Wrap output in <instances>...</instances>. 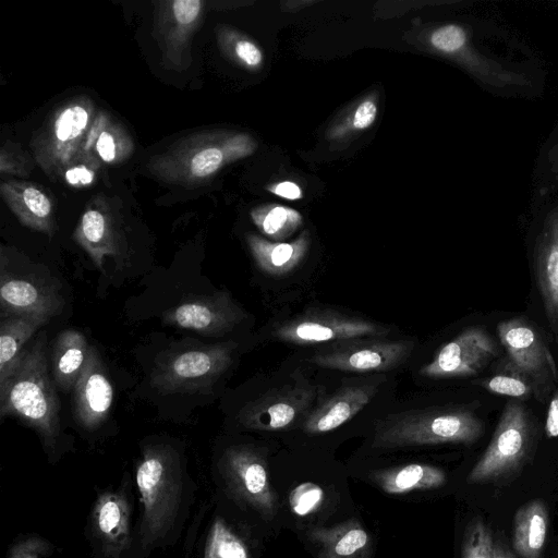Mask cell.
Listing matches in <instances>:
<instances>
[{"label": "cell", "instance_id": "1", "mask_svg": "<svg viewBox=\"0 0 558 558\" xmlns=\"http://www.w3.org/2000/svg\"><path fill=\"white\" fill-rule=\"evenodd\" d=\"M429 44L460 63L495 97L534 99L545 89L546 72L539 59L489 20L478 26L444 24L432 32Z\"/></svg>", "mask_w": 558, "mask_h": 558}, {"label": "cell", "instance_id": "2", "mask_svg": "<svg viewBox=\"0 0 558 558\" xmlns=\"http://www.w3.org/2000/svg\"><path fill=\"white\" fill-rule=\"evenodd\" d=\"M135 482L142 506L138 543L148 551L174 539L191 489L179 453L163 444L143 449Z\"/></svg>", "mask_w": 558, "mask_h": 558}, {"label": "cell", "instance_id": "3", "mask_svg": "<svg viewBox=\"0 0 558 558\" xmlns=\"http://www.w3.org/2000/svg\"><path fill=\"white\" fill-rule=\"evenodd\" d=\"M46 333L25 348L4 388L0 389V416H15L35 429L47 450L60 435V404L48 374Z\"/></svg>", "mask_w": 558, "mask_h": 558}, {"label": "cell", "instance_id": "4", "mask_svg": "<svg viewBox=\"0 0 558 558\" xmlns=\"http://www.w3.org/2000/svg\"><path fill=\"white\" fill-rule=\"evenodd\" d=\"M254 143L243 133L202 131L174 142L147 162L158 180L186 187L205 184L223 166L246 157Z\"/></svg>", "mask_w": 558, "mask_h": 558}, {"label": "cell", "instance_id": "5", "mask_svg": "<svg viewBox=\"0 0 558 558\" xmlns=\"http://www.w3.org/2000/svg\"><path fill=\"white\" fill-rule=\"evenodd\" d=\"M484 429V422L465 408L411 410L378 422L373 447L471 445L483 436Z\"/></svg>", "mask_w": 558, "mask_h": 558}, {"label": "cell", "instance_id": "6", "mask_svg": "<svg viewBox=\"0 0 558 558\" xmlns=\"http://www.w3.org/2000/svg\"><path fill=\"white\" fill-rule=\"evenodd\" d=\"M97 114L95 102L86 95L60 104L36 131L31 148L36 163L51 181L62 178L65 169L83 153Z\"/></svg>", "mask_w": 558, "mask_h": 558}, {"label": "cell", "instance_id": "7", "mask_svg": "<svg viewBox=\"0 0 558 558\" xmlns=\"http://www.w3.org/2000/svg\"><path fill=\"white\" fill-rule=\"evenodd\" d=\"M536 435L535 421L523 402L508 401L490 444L470 471L466 482H497L514 474L531 458Z\"/></svg>", "mask_w": 558, "mask_h": 558}, {"label": "cell", "instance_id": "8", "mask_svg": "<svg viewBox=\"0 0 558 558\" xmlns=\"http://www.w3.org/2000/svg\"><path fill=\"white\" fill-rule=\"evenodd\" d=\"M236 343H194L156 362L151 385L162 393H194L210 388L232 363Z\"/></svg>", "mask_w": 558, "mask_h": 558}, {"label": "cell", "instance_id": "9", "mask_svg": "<svg viewBox=\"0 0 558 558\" xmlns=\"http://www.w3.org/2000/svg\"><path fill=\"white\" fill-rule=\"evenodd\" d=\"M497 333L507 353L505 372L525 378L534 389V398L545 402L556 387L558 367L542 335L519 317L500 322Z\"/></svg>", "mask_w": 558, "mask_h": 558}, {"label": "cell", "instance_id": "10", "mask_svg": "<svg viewBox=\"0 0 558 558\" xmlns=\"http://www.w3.org/2000/svg\"><path fill=\"white\" fill-rule=\"evenodd\" d=\"M218 469L227 490L238 502L253 508L265 520L277 513L278 500L263 453L252 446H232L222 453Z\"/></svg>", "mask_w": 558, "mask_h": 558}, {"label": "cell", "instance_id": "11", "mask_svg": "<svg viewBox=\"0 0 558 558\" xmlns=\"http://www.w3.org/2000/svg\"><path fill=\"white\" fill-rule=\"evenodd\" d=\"M390 328L331 310H308L280 325L274 337L296 345L336 343L354 339H378Z\"/></svg>", "mask_w": 558, "mask_h": 558}, {"label": "cell", "instance_id": "12", "mask_svg": "<svg viewBox=\"0 0 558 558\" xmlns=\"http://www.w3.org/2000/svg\"><path fill=\"white\" fill-rule=\"evenodd\" d=\"M535 213L533 265L549 329L558 342V197L532 203Z\"/></svg>", "mask_w": 558, "mask_h": 558}, {"label": "cell", "instance_id": "13", "mask_svg": "<svg viewBox=\"0 0 558 558\" xmlns=\"http://www.w3.org/2000/svg\"><path fill=\"white\" fill-rule=\"evenodd\" d=\"M205 3L203 0L154 2L153 35L165 68L180 72L191 65L192 40L203 22Z\"/></svg>", "mask_w": 558, "mask_h": 558}, {"label": "cell", "instance_id": "14", "mask_svg": "<svg viewBox=\"0 0 558 558\" xmlns=\"http://www.w3.org/2000/svg\"><path fill=\"white\" fill-rule=\"evenodd\" d=\"M413 341L354 339L330 344L317 351L311 362L342 372H384L403 363L414 348Z\"/></svg>", "mask_w": 558, "mask_h": 558}, {"label": "cell", "instance_id": "15", "mask_svg": "<svg viewBox=\"0 0 558 558\" xmlns=\"http://www.w3.org/2000/svg\"><path fill=\"white\" fill-rule=\"evenodd\" d=\"M132 502L123 489L101 492L89 515L96 558H124L132 543Z\"/></svg>", "mask_w": 558, "mask_h": 558}, {"label": "cell", "instance_id": "16", "mask_svg": "<svg viewBox=\"0 0 558 558\" xmlns=\"http://www.w3.org/2000/svg\"><path fill=\"white\" fill-rule=\"evenodd\" d=\"M499 352L497 342L484 327L472 326L445 343L435 357L421 367L420 373L429 378L476 375L497 357Z\"/></svg>", "mask_w": 558, "mask_h": 558}, {"label": "cell", "instance_id": "17", "mask_svg": "<svg viewBox=\"0 0 558 558\" xmlns=\"http://www.w3.org/2000/svg\"><path fill=\"white\" fill-rule=\"evenodd\" d=\"M320 387L306 381H298L272 390L248 403L240 412V421L247 428L255 430H278L287 428L296 421L305 420Z\"/></svg>", "mask_w": 558, "mask_h": 558}, {"label": "cell", "instance_id": "18", "mask_svg": "<svg viewBox=\"0 0 558 558\" xmlns=\"http://www.w3.org/2000/svg\"><path fill=\"white\" fill-rule=\"evenodd\" d=\"M247 314L226 290L193 298L169 308L162 320L171 326L205 336H222L245 319Z\"/></svg>", "mask_w": 558, "mask_h": 558}, {"label": "cell", "instance_id": "19", "mask_svg": "<svg viewBox=\"0 0 558 558\" xmlns=\"http://www.w3.org/2000/svg\"><path fill=\"white\" fill-rule=\"evenodd\" d=\"M73 239L99 269L106 256H116L121 252L122 222L107 197L98 195L88 202Z\"/></svg>", "mask_w": 558, "mask_h": 558}, {"label": "cell", "instance_id": "20", "mask_svg": "<svg viewBox=\"0 0 558 558\" xmlns=\"http://www.w3.org/2000/svg\"><path fill=\"white\" fill-rule=\"evenodd\" d=\"M1 316H20L46 324L64 305L59 290L35 278H17L1 272Z\"/></svg>", "mask_w": 558, "mask_h": 558}, {"label": "cell", "instance_id": "21", "mask_svg": "<svg viewBox=\"0 0 558 558\" xmlns=\"http://www.w3.org/2000/svg\"><path fill=\"white\" fill-rule=\"evenodd\" d=\"M113 402V387L95 347L73 388V412L78 425L88 430L98 428L108 417Z\"/></svg>", "mask_w": 558, "mask_h": 558}, {"label": "cell", "instance_id": "22", "mask_svg": "<svg viewBox=\"0 0 558 558\" xmlns=\"http://www.w3.org/2000/svg\"><path fill=\"white\" fill-rule=\"evenodd\" d=\"M0 194L9 209L25 227L52 236L56 231L54 206L48 193L38 184L8 180Z\"/></svg>", "mask_w": 558, "mask_h": 558}, {"label": "cell", "instance_id": "23", "mask_svg": "<svg viewBox=\"0 0 558 558\" xmlns=\"http://www.w3.org/2000/svg\"><path fill=\"white\" fill-rule=\"evenodd\" d=\"M378 385L345 386L331 398L322 401L303 421L307 434H323L350 421L374 398Z\"/></svg>", "mask_w": 558, "mask_h": 558}, {"label": "cell", "instance_id": "24", "mask_svg": "<svg viewBox=\"0 0 558 558\" xmlns=\"http://www.w3.org/2000/svg\"><path fill=\"white\" fill-rule=\"evenodd\" d=\"M308 536L317 547L318 558H371V536L356 519L312 529Z\"/></svg>", "mask_w": 558, "mask_h": 558}, {"label": "cell", "instance_id": "25", "mask_svg": "<svg viewBox=\"0 0 558 558\" xmlns=\"http://www.w3.org/2000/svg\"><path fill=\"white\" fill-rule=\"evenodd\" d=\"M246 242L258 268L279 277L292 272L303 262L311 240L304 232L289 243L270 242L255 234H247Z\"/></svg>", "mask_w": 558, "mask_h": 558}, {"label": "cell", "instance_id": "26", "mask_svg": "<svg viewBox=\"0 0 558 558\" xmlns=\"http://www.w3.org/2000/svg\"><path fill=\"white\" fill-rule=\"evenodd\" d=\"M83 151L93 153L104 163L119 165L131 157L134 143L120 122L99 111L88 131Z\"/></svg>", "mask_w": 558, "mask_h": 558}, {"label": "cell", "instance_id": "27", "mask_svg": "<svg viewBox=\"0 0 558 558\" xmlns=\"http://www.w3.org/2000/svg\"><path fill=\"white\" fill-rule=\"evenodd\" d=\"M90 347L85 336L75 329L60 332L51 353L52 377L63 391L74 388L87 360Z\"/></svg>", "mask_w": 558, "mask_h": 558}, {"label": "cell", "instance_id": "28", "mask_svg": "<svg viewBox=\"0 0 558 558\" xmlns=\"http://www.w3.org/2000/svg\"><path fill=\"white\" fill-rule=\"evenodd\" d=\"M371 478L383 492L390 495L434 489L442 486L447 481L446 473L441 469L423 463L376 470L371 473Z\"/></svg>", "mask_w": 558, "mask_h": 558}, {"label": "cell", "instance_id": "29", "mask_svg": "<svg viewBox=\"0 0 558 558\" xmlns=\"http://www.w3.org/2000/svg\"><path fill=\"white\" fill-rule=\"evenodd\" d=\"M548 511L541 499L521 506L513 520L512 544L523 558H542L548 530Z\"/></svg>", "mask_w": 558, "mask_h": 558}, {"label": "cell", "instance_id": "30", "mask_svg": "<svg viewBox=\"0 0 558 558\" xmlns=\"http://www.w3.org/2000/svg\"><path fill=\"white\" fill-rule=\"evenodd\" d=\"M43 322L20 317H2L0 325V389L4 388L16 368L25 344Z\"/></svg>", "mask_w": 558, "mask_h": 558}, {"label": "cell", "instance_id": "31", "mask_svg": "<svg viewBox=\"0 0 558 558\" xmlns=\"http://www.w3.org/2000/svg\"><path fill=\"white\" fill-rule=\"evenodd\" d=\"M533 203L558 197V122L535 157L532 172Z\"/></svg>", "mask_w": 558, "mask_h": 558}, {"label": "cell", "instance_id": "32", "mask_svg": "<svg viewBox=\"0 0 558 558\" xmlns=\"http://www.w3.org/2000/svg\"><path fill=\"white\" fill-rule=\"evenodd\" d=\"M203 558H251V553L228 522L216 515L205 539Z\"/></svg>", "mask_w": 558, "mask_h": 558}, {"label": "cell", "instance_id": "33", "mask_svg": "<svg viewBox=\"0 0 558 558\" xmlns=\"http://www.w3.org/2000/svg\"><path fill=\"white\" fill-rule=\"evenodd\" d=\"M251 218L264 234L275 240L289 236L303 221L299 211L280 205L258 206L251 211Z\"/></svg>", "mask_w": 558, "mask_h": 558}, {"label": "cell", "instance_id": "34", "mask_svg": "<svg viewBox=\"0 0 558 558\" xmlns=\"http://www.w3.org/2000/svg\"><path fill=\"white\" fill-rule=\"evenodd\" d=\"M218 46L226 57L248 70H256L263 63L262 50L241 33L217 25Z\"/></svg>", "mask_w": 558, "mask_h": 558}, {"label": "cell", "instance_id": "35", "mask_svg": "<svg viewBox=\"0 0 558 558\" xmlns=\"http://www.w3.org/2000/svg\"><path fill=\"white\" fill-rule=\"evenodd\" d=\"M494 538L489 526L480 517H474L466 525L462 558H493Z\"/></svg>", "mask_w": 558, "mask_h": 558}, {"label": "cell", "instance_id": "36", "mask_svg": "<svg viewBox=\"0 0 558 558\" xmlns=\"http://www.w3.org/2000/svg\"><path fill=\"white\" fill-rule=\"evenodd\" d=\"M101 160L89 151H83L64 171L62 179L71 186L83 189L97 180Z\"/></svg>", "mask_w": 558, "mask_h": 558}, {"label": "cell", "instance_id": "37", "mask_svg": "<svg viewBox=\"0 0 558 558\" xmlns=\"http://www.w3.org/2000/svg\"><path fill=\"white\" fill-rule=\"evenodd\" d=\"M481 385L490 392L514 399L534 397L532 385L525 378L511 373L497 374L485 378L481 381Z\"/></svg>", "mask_w": 558, "mask_h": 558}, {"label": "cell", "instance_id": "38", "mask_svg": "<svg viewBox=\"0 0 558 558\" xmlns=\"http://www.w3.org/2000/svg\"><path fill=\"white\" fill-rule=\"evenodd\" d=\"M324 499L320 486L305 482L294 487L289 495L291 510L298 515H306L319 508Z\"/></svg>", "mask_w": 558, "mask_h": 558}, {"label": "cell", "instance_id": "39", "mask_svg": "<svg viewBox=\"0 0 558 558\" xmlns=\"http://www.w3.org/2000/svg\"><path fill=\"white\" fill-rule=\"evenodd\" d=\"M33 169L29 156L19 146L5 142L0 150V172L17 177H27Z\"/></svg>", "mask_w": 558, "mask_h": 558}, {"label": "cell", "instance_id": "40", "mask_svg": "<svg viewBox=\"0 0 558 558\" xmlns=\"http://www.w3.org/2000/svg\"><path fill=\"white\" fill-rule=\"evenodd\" d=\"M52 551V545L45 538L29 535L15 542L7 558H46Z\"/></svg>", "mask_w": 558, "mask_h": 558}, {"label": "cell", "instance_id": "41", "mask_svg": "<svg viewBox=\"0 0 558 558\" xmlns=\"http://www.w3.org/2000/svg\"><path fill=\"white\" fill-rule=\"evenodd\" d=\"M377 116V106L373 99H365L355 109L351 119V126L354 130H365L369 128Z\"/></svg>", "mask_w": 558, "mask_h": 558}, {"label": "cell", "instance_id": "42", "mask_svg": "<svg viewBox=\"0 0 558 558\" xmlns=\"http://www.w3.org/2000/svg\"><path fill=\"white\" fill-rule=\"evenodd\" d=\"M546 435L550 438L558 437V378L551 393L545 422Z\"/></svg>", "mask_w": 558, "mask_h": 558}, {"label": "cell", "instance_id": "43", "mask_svg": "<svg viewBox=\"0 0 558 558\" xmlns=\"http://www.w3.org/2000/svg\"><path fill=\"white\" fill-rule=\"evenodd\" d=\"M269 192L280 197L295 201L303 197L302 190L291 181L276 183L268 187Z\"/></svg>", "mask_w": 558, "mask_h": 558}, {"label": "cell", "instance_id": "44", "mask_svg": "<svg viewBox=\"0 0 558 558\" xmlns=\"http://www.w3.org/2000/svg\"><path fill=\"white\" fill-rule=\"evenodd\" d=\"M493 558H515L501 543L495 542Z\"/></svg>", "mask_w": 558, "mask_h": 558}]
</instances>
